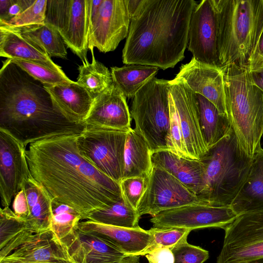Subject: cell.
Masks as SVG:
<instances>
[{"mask_svg": "<svg viewBox=\"0 0 263 263\" xmlns=\"http://www.w3.org/2000/svg\"><path fill=\"white\" fill-rule=\"evenodd\" d=\"M85 125L71 123L26 84L1 97L0 128L9 132L26 147L52 136L80 134Z\"/></svg>", "mask_w": 263, "mask_h": 263, "instance_id": "3957f363", "label": "cell"}, {"mask_svg": "<svg viewBox=\"0 0 263 263\" xmlns=\"http://www.w3.org/2000/svg\"><path fill=\"white\" fill-rule=\"evenodd\" d=\"M263 67V28L250 58L248 70L254 71Z\"/></svg>", "mask_w": 263, "mask_h": 263, "instance_id": "7bdbcfd3", "label": "cell"}, {"mask_svg": "<svg viewBox=\"0 0 263 263\" xmlns=\"http://www.w3.org/2000/svg\"><path fill=\"white\" fill-rule=\"evenodd\" d=\"M43 87L58 112L69 122L84 125L94 100L85 88L74 81Z\"/></svg>", "mask_w": 263, "mask_h": 263, "instance_id": "ffe728a7", "label": "cell"}, {"mask_svg": "<svg viewBox=\"0 0 263 263\" xmlns=\"http://www.w3.org/2000/svg\"><path fill=\"white\" fill-rule=\"evenodd\" d=\"M26 147L6 130L0 128V195L3 208L32 177L26 156Z\"/></svg>", "mask_w": 263, "mask_h": 263, "instance_id": "5bb4252c", "label": "cell"}, {"mask_svg": "<svg viewBox=\"0 0 263 263\" xmlns=\"http://www.w3.org/2000/svg\"><path fill=\"white\" fill-rule=\"evenodd\" d=\"M131 15L127 0H102L97 12L89 17L88 49L106 53L115 50L127 37Z\"/></svg>", "mask_w": 263, "mask_h": 263, "instance_id": "8fae6325", "label": "cell"}, {"mask_svg": "<svg viewBox=\"0 0 263 263\" xmlns=\"http://www.w3.org/2000/svg\"><path fill=\"white\" fill-rule=\"evenodd\" d=\"M246 263H263V258L257 259Z\"/></svg>", "mask_w": 263, "mask_h": 263, "instance_id": "c3c4849f", "label": "cell"}, {"mask_svg": "<svg viewBox=\"0 0 263 263\" xmlns=\"http://www.w3.org/2000/svg\"><path fill=\"white\" fill-rule=\"evenodd\" d=\"M7 257L34 263H72L50 229L34 233Z\"/></svg>", "mask_w": 263, "mask_h": 263, "instance_id": "44dd1931", "label": "cell"}, {"mask_svg": "<svg viewBox=\"0 0 263 263\" xmlns=\"http://www.w3.org/2000/svg\"><path fill=\"white\" fill-rule=\"evenodd\" d=\"M153 166L160 167L185 185L197 196L202 183L203 166L200 160L180 157L170 151L152 152Z\"/></svg>", "mask_w": 263, "mask_h": 263, "instance_id": "603a6c76", "label": "cell"}, {"mask_svg": "<svg viewBox=\"0 0 263 263\" xmlns=\"http://www.w3.org/2000/svg\"><path fill=\"white\" fill-rule=\"evenodd\" d=\"M221 68L227 117L240 151L253 158L263 135V91L247 68L235 64Z\"/></svg>", "mask_w": 263, "mask_h": 263, "instance_id": "5b68a950", "label": "cell"}, {"mask_svg": "<svg viewBox=\"0 0 263 263\" xmlns=\"http://www.w3.org/2000/svg\"><path fill=\"white\" fill-rule=\"evenodd\" d=\"M252 159L240 151L231 128L199 160L203 174L197 197L202 204L230 207L247 179Z\"/></svg>", "mask_w": 263, "mask_h": 263, "instance_id": "8992f818", "label": "cell"}, {"mask_svg": "<svg viewBox=\"0 0 263 263\" xmlns=\"http://www.w3.org/2000/svg\"><path fill=\"white\" fill-rule=\"evenodd\" d=\"M82 215L71 206L52 199L50 229L61 241L78 230Z\"/></svg>", "mask_w": 263, "mask_h": 263, "instance_id": "836d02e7", "label": "cell"}, {"mask_svg": "<svg viewBox=\"0 0 263 263\" xmlns=\"http://www.w3.org/2000/svg\"><path fill=\"white\" fill-rule=\"evenodd\" d=\"M72 263H139V256H127L104 237L76 230L61 241Z\"/></svg>", "mask_w": 263, "mask_h": 263, "instance_id": "e0dca14e", "label": "cell"}, {"mask_svg": "<svg viewBox=\"0 0 263 263\" xmlns=\"http://www.w3.org/2000/svg\"><path fill=\"white\" fill-rule=\"evenodd\" d=\"M35 233L9 207L0 210V259L10 255Z\"/></svg>", "mask_w": 263, "mask_h": 263, "instance_id": "f1b7e54d", "label": "cell"}, {"mask_svg": "<svg viewBox=\"0 0 263 263\" xmlns=\"http://www.w3.org/2000/svg\"><path fill=\"white\" fill-rule=\"evenodd\" d=\"M169 102L170 107V151L180 157L188 158L184 145L182 133L179 119L173 101L170 93Z\"/></svg>", "mask_w": 263, "mask_h": 263, "instance_id": "ab89813d", "label": "cell"}, {"mask_svg": "<svg viewBox=\"0 0 263 263\" xmlns=\"http://www.w3.org/2000/svg\"><path fill=\"white\" fill-rule=\"evenodd\" d=\"M11 3V0H0V18L5 15Z\"/></svg>", "mask_w": 263, "mask_h": 263, "instance_id": "bcb514c9", "label": "cell"}, {"mask_svg": "<svg viewBox=\"0 0 263 263\" xmlns=\"http://www.w3.org/2000/svg\"><path fill=\"white\" fill-rule=\"evenodd\" d=\"M237 216L230 207L194 203L162 211L153 216L150 221L155 228L224 230Z\"/></svg>", "mask_w": 263, "mask_h": 263, "instance_id": "4fadbf2b", "label": "cell"}, {"mask_svg": "<svg viewBox=\"0 0 263 263\" xmlns=\"http://www.w3.org/2000/svg\"><path fill=\"white\" fill-rule=\"evenodd\" d=\"M224 230L216 263H246L263 258V210L238 215Z\"/></svg>", "mask_w": 263, "mask_h": 263, "instance_id": "9c48e42d", "label": "cell"}, {"mask_svg": "<svg viewBox=\"0 0 263 263\" xmlns=\"http://www.w3.org/2000/svg\"><path fill=\"white\" fill-rule=\"evenodd\" d=\"M12 208L13 211L18 217L26 221L29 214V210L24 187L14 196Z\"/></svg>", "mask_w": 263, "mask_h": 263, "instance_id": "60d3db41", "label": "cell"}, {"mask_svg": "<svg viewBox=\"0 0 263 263\" xmlns=\"http://www.w3.org/2000/svg\"><path fill=\"white\" fill-rule=\"evenodd\" d=\"M34 79L41 82L44 86H54L72 82L65 73H61L35 62L20 59H8Z\"/></svg>", "mask_w": 263, "mask_h": 263, "instance_id": "d590c367", "label": "cell"}, {"mask_svg": "<svg viewBox=\"0 0 263 263\" xmlns=\"http://www.w3.org/2000/svg\"><path fill=\"white\" fill-rule=\"evenodd\" d=\"M159 68L156 66L128 64L111 67L113 83L126 98H133L139 90L153 78Z\"/></svg>", "mask_w": 263, "mask_h": 263, "instance_id": "4dcf8cb0", "label": "cell"}, {"mask_svg": "<svg viewBox=\"0 0 263 263\" xmlns=\"http://www.w3.org/2000/svg\"><path fill=\"white\" fill-rule=\"evenodd\" d=\"M249 73L252 83L263 91V67Z\"/></svg>", "mask_w": 263, "mask_h": 263, "instance_id": "f6af8a7d", "label": "cell"}, {"mask_svg": "<svg viewBox=\"0 0 263 263\" xmlns=\"http://www.w3.org/2000/svg\"><path fill=\"white\" fill-rule=\"evenodd\" d=\"M0 263H34V262H26V261H21V260L11 259V258L6 257L2 259H0Z\"/></svg>", "mask_w": 263, "mask_h": 263, "instance_id": "7dc6e473", "label": "cell"}, {"mask_svg": "<svg viewBox=\"0 0 263 263\" xmlns=\"http://www.w3.org/2000/svg\"><path fill=\"white\" fill-rule=\"evenodd\" d=\"M47 2V0H35L22 13L7 22H0V24L19 28L43 24L45 22Z\"/></svg>", "mask_w": 263, "mask_h": 263, "instance_id": "8d00e7d4", "label": "cell"}, {"mask_svg": "<svg viewBox=\"0 0 263 263\" xmlns=\"http://www.w3.org/2000/svg\"><path fill=\"white\" fill-rule=\"evenodd\" d=\"M230 208L237 214L263 210V148L258 147L247 179Z\"/></svg>", "mask_w": 263, "mask_h": 263, "instance_id": "d4e9b609", "label": "cell"}, {"mask_svg": "<svg viewBox=\"0 0 263 263\" xmlns=\"http://www.w3.org/2000/svg\"><path fill=\"white\" fill-rule=\"evenodd\" d=\"M185 83L194 93L204 97L226 115L222 68L201 63L194 58L182 65L174 79Z\"/></svg>", "mask_w": 263, "mask_h": 263, "instance_id": "ac0fdd59", "label": "cell"}, {"mask_svg": "<svg viewBox=\"0 0 263 263\" xmlns=\"http://www.w3.org/2000/svg\"><path fill=\"white\" fill-rule=\"evenodd\" d=\"M128 130L85 126L77 137L79 152L98 170L120 183Z\"/></svg>", "mask_w": 263, "mask_h": 263, "instance_id": "ba28073f", "label": "cell"}, {"mask_svg": "<svg viewBox=\"0 0 263 263\" xmlns=\"http://www.w3.org/2000/svg\"><path fill=\"white\" fill-rule=\"evenodd\" d=\"M89 0H49L45 22L53 26L67 47L87 60Z\"/></svg>", "mask_w": 263, "mask_h": 263, "instance_id": "30bf717a", "label": "cell"}, {"mask_svg": "<svg viewBox=\"0 0 263 263\" xmlns=\"http://www.w3.org/2000/svg\"><path fill=\"white\" fill-rule=\"evenodd\" d=\"M78 230L104 237L127 256L143 251L152 240L148 230L140 227L126 228L84 220L79 223Z\"/></svg>", "mask_w": 263, "mask_h": 263, "instance_id": "7402d4cb", "label": "cell"}, {"mask_svg": "<svg viewBox=\"0 0 263 263\" xmlns=\"http://www.w3.org/2000/svg\"><path fill=\"white\" fill-rule=\"evenodd\" d=\"M202 136L208 150L226 136L231 126L226 115L202 95L195 93Z\"/></svg>", "mask_w": 263, "mask_h": 263, "instance_id": "83f0119b", "label": "cell"}, {"mask_svg": "<svg viewBox=\"0 0 263 263\" xmlns=\"http://www.w3.org/2000/svg\"><path fill=\"white\" fill-rule=\"evenodd\" d=\"M187 47L196 61L219 66L217 19L212 0H202L194 8L190 21Z\"/></svg>", "mask_w": 263, "mask_h": 263, "instance_id": "2e32d148", "label": "cell"}, {"mask_svg": "<svg viewBox=\"0 0 263 263\" xmlns=\"http://www.w3.org/2000/svg\"><path fill=\"white\" fill-rule=\"evenodd\" d=\"M174 263H203L209 257V252L202 248L182 242L171 249Z\"/></svg>", "mask_w": 263, "mask_h": 263, "instance_id": "f35d334b", "label": "cell"}, {"mask_svg": "<svg viewBox=\"0 0 263 263\" xmlns=\"http://www.w3.org/2000/svg\"><path fill=\"white\" fill-rule=\"evenodd\" d=\"M194 0H141L122 51L126 65L165 70L184 58Z\"/></svg>", "mask_w": 263, "mask_h": 263, "instance_id": "7a4b0ae2", "label": "cell"}, {"mask_svg": "<svg viewBox=\"0 0 263 263\" xmlns=\"http://www.w3.org/2000/svg\"><path fill=\"white\" fill-rule=\"evenodd\" d=\"M194 203L203 204L194 193L171 174L152 165L137 212L140 217L145 214L153 217L164 210Z\"/></svg>", "mask_w": 263, "mask_h": 263, "instance_id": "7c38bea8", "label": "cell"}, {"mask_svg": "<svg viewBox=\"0 0 263 263\" xmlns=\"http://www.w3.org/2000/svg\"><path fill=\"white\" fill-rule=\"evenodd\" d=\"M29 214L26 221L35 233L50 229L52 198L31 177L24 185Z\"/></svg>", "mask_w": 263, "mask_h": 263, "instance_id": "4316f807", "label": "cell"}, {"mask_svg": "<svg viewBox=\"0 0 263 263\" xmlns=\"http://www.w3.org/2000/svg\"><path fill=\"white\" fill-rule=\"evenodd\" d=\"M147 178L141 176L128 177L122 179L120 182L122 196L136 210L146 190Z\"/></svg>", "mask_w": 263, "mask_h": 263, "instance_id": "74e56055", "label": "cell"}, {"mask_svg": "<svg viewBox=\"0 0 263 263\" xmlns=\"http://www.w3.org/2000/svg\"><path fill=\"white\" fill-rule=\"evenodd\" d=\"M91 63L87 60L79 66V76L76 82L95 98L110 87L113 81L111 71L96 59L93 52H91Z\"/></svg>", "mask_w": 263, "mask_h": 263, "instance_id": "1f68e13d", "label": "cell"}, {"mask_svg": "<svg viewBox=\"0 0 263 263\" xmlns=\"http://www.w3.org/2000/svg\"><path fill=\"white\" fill-rule=\"evenodd\" d=\"M35 0H11V4L0 22H7L19 15L31 5Z\"/></svg>", "mask_w": 263, "mask_h": 263, "instance_id": "ee69618b", "label": "cell"}, {"mask_svg": "<svg viewBox=\"0 0 263 263\" xmlns=\"http://www.w3.org/2000/svg\"><path fill=\"white\" fill-rule=\"evenodd\" d=\"M217 26L219 66L248 69L263 28V0H212Z\"/></svg>", "mask_w": 263, "mask_h": 263, "instance_id": "277c9868", "label": "cell"}, {"mask_svg": "<svg viewBox=\"0 0 263 263\" xmlns=\"http://www.w3.org/2000/svg\"><path fill=\"white\" fill-rule=\"evenodd\" d=\"M170 81L154 77L132 99L134 129L146 140L152 152L170 151Z\"/></svg>", "mask_w": 263, "mask_h": 263, "instance_id": "52a82bcc", "label": "cell"}, {"mask_svg": "<svg viewBox=\"0 0 263 263\" xmlns=\"http://www.w3.org/2000/svg\"><path fill=\"white\" fill-rule=\"evenodd\" d=\"M145 256L149 263H174V261L173 252L167 248H157Z\"/></svg>", "mask_w": 263, "mask_h": 263, "instance_id": "b9f144b4", "label": "cell"}, {"mask_svg": "<svg viewBox=\"0 0 263 263\" xmlns=\"http://www.w3.org/2000/svg\"><path fill=\"white\" fill-rule=\"evenodd\" d=\"M140 218L137 210L122 196L110 207L89 214L85 220L119 227L137 228L140 227Z\"/></svg>", "mask_w": 263, "mask_h": 263, "instance_id": "d6a6232c", "label": "cell"}, {"mask_svg": "<svg viewBox=\"0 0 263 263\" xmlns=\"http://www.w3.org/2000/svg\"><path fill=\"white\" fill-rule=\"evenodd\" d=\"M148 231L152 236V240L143 251L134 256H145L155 249L160 247L171 250L177 245L187 241L191 230L178 228H151Z\"/></svg>", "mask_w": 263, "mask_h": 263, "instance_id": "e575fe53", "label": "cell"}, {"mask_svg": "<svg viewBox=\"0 0 263 263\" xmlns=\"http://www.w3.org/2000/svg\"><path fill=\"white\" fill-rule=\"evenodd\" d=\"M131 114L126 97L113 83L94 98L85 126L128 130Z\"/></svg>", "mask_w": 263, "mask_h": 263, "instance_id": "d6986e66", "label": "cell"}, {"mask_svg": "<svg viewBox=\"0 0 263 263\" xmlns=\"http://www.w3.org/2000/svg\"><path fill=\"white\" fill-rule=\"evenodd\" d=\"M79 134L57 135L32 142L26 156L34 179L52 199L75 209L84 220L93 212L110 207L122 195L119 182L81 155Z\"/></svg>", "mask_w": 263, "mask_h": 263, "instance_id": "6da1fadb", "label": "cell"}, {"mask_svg": "<svg viewBox=\"0 0 263 263\" xmlns=\"http://www.w3.org/2000/svg\"><path fill=\"white\" fill-rule=\"evenodd\" d=\"M171 96L182 130L187 158L199 160L208 151L200 124L195 93L183 82L170 81Z\"/></svg>", "mask_w": 263, "mask_h": 263, "instance_id": "9a60e30c", "label": "cell"}, {"mask_svg": "<svg viewBox=\"0 0 263 263\" xmlns=\"http://www.w3.org/2000/svg\"><path fill=\"white\" fill-rule=\"evenodd\" d=\"M0 56L35 62L64 73L45 52L29 43L15 29L4 24H0Z\"/></svg>", "mask_w": 263, "mask_h": 263, "instance_id": "cb8c5ba5", "label": "cell"}, {"mask_svg": "<svg viewBox=\"0 0 263 263\" xmlns=\"http://www.w3.org/2000/svg\"><path fill=\"white\" fill-rule=\"evenodd\" d=\"M152 151L144 138L130 128L126 136L124 153L123 178L141 176L147 178L152 168Z\"/></svg>", "mask_w": 263, "mask_h": 263, "instance_id": "484cf974", "label": "cell"}, {"mask_svg": "<svg viewBox=\"0 0 263 263\" xmlns=\"http://www.w3.org/2000/svg\"><path fill=\"white\" fill-rule=\"evenodd\" d=\"M12 28L50 58H66L67 52L65 44L57 30L51 24L45 22L38 25Z\"/></svg>", "mask_w": 263, "mask_h": 263, "instance_id": "f546056e", "label": "cell"}]
</instances>
